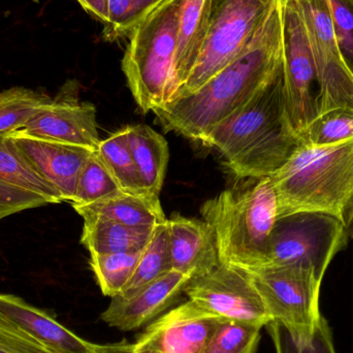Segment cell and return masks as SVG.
<instances>
[{
    "label": "cell",
    "instance_id": "1",
    "mask_svg": "<svg viewBox=\"0 0 353 353\" xmlns=\"http://www.w3.org/2000/svg\"><path fill=\"white\" fill-rule=\"evenodd\" d=\"M283 68L280 3L274 8L250 49L199 91L153 111L165 132L192 141L203 139L250 101Z\"/></svg>",
    "mask_w": 353,
    "mask_h": 353
},
{
    "label": "cell",
    "instance_id": "2",
    "mask_svg": "<svg viewBox=\"0 0 353 353\" xmlns=\"http://www.w3.org/2000/svg\"><path fill=\"white\" fill-rule=\"evenodd\" d=\"M201 144L217 149L238 178L271 176L285 165L303 141L288 117L283 68Z\"/></svg>",
    "mask_w": 353,
    "mask_h": 353
},
{
    "label": "cell",
    "instance_id": "3",
    "mask_svg": "<svg viewBox=\"0 0 353 353\" xmlns=\"http://www.w3.org/2000/svg\"><path fill=\"white\" fill-rule=\"evenodd\" d=\"M270 178L279 218L319 212L345 222L353 203V140L327 146L303 144Z\"/></svg>",
    "mask_w": 353,
    "mask_h": 353
},
{
    "label": "cell",
    "instance_id": "4",
    "mask_svg": "<svg viewBox=\"0 0 353 353\" xmlns=\"http://www.w3.org/2000/svg\"><path fill=\"white\" fill-rule=\"evenodd\" d=\"M215 236L220 263L253 271L263 265L277 223L278 199L270 176L244 190L222 191L201 209Z\"/></svg>",
    "mask_w": 353,
    "mask_h": 353
},
{
    "label": "cell",
    "instance_id": "5",
    "mask_svg": "<svg viewBox=\"0 0 353 353\" xmlns=\"http://www.w3.org/2000/svg\"><path fill=\"white\" fill-rule=\"evenodd\" d=\"M184 0H161L130 32L122 70L130 92L145 113L175 99L176 33Z\"/></svg>",
    "mask_w": 353,
    "mask_h": 353
},
{
    "label": "cell",
    "instance_id": "6",
    "mask_svg": "<svg viewBox=\"0 0 353 353\" xmlns=\"http://www.w3.org/2000/svg\"><path fill=\"white\" fill-rule=\"evenodd\" d=\"M278 2L279 0H210L207 39L192 72L176 92L175 99L196 92L247 53Z\"/></svg>",
    "mask_w": 353,
    "mask_h": 353
},
{
    "label": "cell",
    "instance_id": "7",
    "mask_svg": "<svg viewBox=\"0 0 353 353\" xmlns=\"http://www.w3.org/2000/svg\"><path fill=\"white\" fill-rule=\"evenodd\" d=\"M347 240L345 222L335 216L319 212H299L284 216L277 220L272 232L259 269L304 268L323 281L330 263L346 246Z\"/></svg>",
    "mask_w": 353,
    "mask_h": 353
},
{
    "label": "cell",
    "instance_id": "8",
    "mask_svg": "<svg viewBox=\"0 0 353 353\" xmlns=\"http://www.w3.org/2000/svg\"><path fill=\"white\" fill-rule=\"evenodd\" d=\"M248 273L272 323L285 327L299 342L310 343L323 319L319 309L323 281L300 267H265Z\"/></svg>",
    "mask_w": 353,
    "mask_h": 353
},
{
    "label": "cell",
    "instance_id": "9",
    "mask_svg": "<svg viewBox=\"0 0 353 353\" xmlns=\"http://www.w3.org/2000/svg\"><path fill=\"white\" fill-rule=\"evenodd\" d=\"M288 117L302 137L319 116V87L306 25L296 0H279ZM302 140V139H301Z\"/></svg>",
    "mask_w": 353,
    "mask_h": 353
},
{
    "label": "cell",
    "instance_id": "10",
    "mask_svg": "<svg viewBox=\"0 0 353 353\" xmlns=\"http://www.w3.org/2000/svg\"><path fill=\"white\" fill-rule=\"evenodd\" d=\"M306 25L319 87V115L334 109L353 110V76L340 54L331 0H296Z\"/></svg>",
    "mask_w": 353,
    "mask_h": 353
},
{
    "label": "cell",
    "instance_id": "11",
    "mask_svg": "<svg viewBox=\"0 0 353 353\" xmlns=\"http://www.w3.org/2000/svg\"><path fill=\"white\" fill-rule=\"evenodd\" d=\"M184 294L224 319L261 327L272 323L250 274L238 268L220 263L210 273L191 279Z\"/></svg>",
    "mask_w": 353,
    "mask_h": 353
},
{
    "label": "cell",
    "instance_id": "12",
    "mask_svg": "<svg viewBox=\"0 0 353 353\" xmlns=\"http://www.w3.org/2000/svg\"><path fill=\"white\" fill-rule=\"evenodd\" d=\"M223 319L188 300L151 323L134 343V350L152 353H203Z\"/></svg>",
    "mask_w": 353,
    "mask_h": 353
},
{
    "label": "cell",
    "instance_id": "13",
    "mask_svg": "<svg viewBox=\"0 0 353 353\" xmlns=\"http://www.w3.org/2000/svg\"><path fill=\"white\" fill-rule=\"evenodd\" d=\"M20 132L93 151L101 142L97 108L87 101H79L72 82L64 85L55 99L35 114Z\"/></svg>",
    "mask_w": 353,
    "mask_h": 353
},
{
    "label": "cell",
    "instance_id": "14",
    "mask_svg": "<svg viewBox=\"0 0 353 353\" xmlns=\"http://www.w3.org/2000/svg\"><path fill=\"white\" fill-rule=\"evenodd\" d=\"M31 169L72 203L81 170L93 150L77 145L37 138L20 130L6 134Z\"/></svg>",
    "mask_w": 353,
    "mask_h": 353
},
{
    "label": "cell",
    "instance_id": "15",
    "mask_svg": "<svg viewBox=\"0 0 353 353\" xmlns=\"http://www.w3.org/2000/svg\"><path fill=\"white\" fill-rule=\"evenodd\" d=\"M191 278L176 271L145 286L128 299L114 296L101 319L110 327L130 332L159 319L184 294Z\"/></svg>",
    "mask_w": 353,
    "mask_h": 353
},
{
    "label": "cell",
    "instance_id": "16",
    "mask_svg": "<svg viewBox=\"0 0 353 353\" xmlns=\"http://www.w3.org/2000/svg\"><path fill=\"white\" fill-rule=\"evenodd\" d=\"M168 228L174 271L193 279L220 265L213 230L205 220L175 215L168 219Z\"/></svg>",
    "mask_w": 353,
    "mask_h": 353
},
{
    "label": "cell",
    "instance_id": "17",
    "mask_svg": "<svg viewBox=\"0 0 353 353\" xmlns=\"http://www.w3.org/2000/svg\"><path fill=\"white\" fill-rule=\"evenodd\" d=\"M0 314L54 353H93V344L22 299L0 294Z\"/></svg>",
    "mask_w": 353,
    "mask_h": 353
},
{
    "label": "cell",
    "instance_id": "18",
    "mask_svg": "<svg viewBox=\"0 0 353 353\" xmlns=\"http://www.w3.org/2000/svg\"><path fill=\"white\" fill-rule=\"evenodd\" d=\"M77 213L99 216L134 228H157L168 221L159 195L119 191L88 205H72Z\"/></svg>",
    "mask_w": 353,
    "mask_h": 353
},
{
    "label": "cell",
    "instance_id": "19",
    "mask_svg": "<svg viewBox=\"0 0 353 353\" xmlns=\"http://www.w3.org/2000/svg\"><path fill=\"white\" fill-rule=\"evenodd\" d=\"M209 12L210 0L183 1L174 66L176 94L190 76L201 55L209 29Z\"/></svg>",
    "mask_w": 353,
    "mask_h": 353
},
{
    "label": "cell",
    "instance_id": "20",
    "mask_svg": "<svg viewBox=\"0 0 353 353\" xmlns=\"http://www.w3.org/2000/svg\"><path fill=\"white\" fill-rule=\"evenodd\" d=\"M81 243L90 254L132 253L148 245L155 228H134L99 216H84Z\"/></svg>",
    "mask_w": 353,
    "mask_h": 353
},
{
    "label": "cell",
    "instance_id": "21",
    "mask_svg": "<svg viewBox=\"0 0 353 353\" xmlns=\"http://www.w3.org/2000/svg\"><path fill=\"white\" fill-rule=\"evenodd\" d=\"M130 150L143 185L148 192L161 194L169 163V144L148 125L126 126Z\"/></svg>",
    "mask_w": 353,
    "mask_h": 353
},
{
    "label": "cell",
    "instance_id": "22",
    "mask_svg": "<svg viewBox=\"0 0 353 353\" xmlns=\"http://www.w3.org/2000/svg\"><path fill=\"white\" fill-rule=\"evenodd\" d=\"M173 271L168 221L155 228L148 245L142 251L132 279L119 294L128 299L139 290Z\"/></svg>",
    "mask_w": 353,
    "mask_h": 353
},
{
    "label": "cell",
    "instance_id": "23",
    "mask_svg": "<svg viewBox=\"0 0 353 353\" xmlns=\"http://www.w3.org/2000/svg\"><path fill=\"white\" fill-rule=\"evenodd\" d=\"M97 152L111 172L121 190L134 193L148 192L143 185L142 179L132 157L128 128L111 134L105 140L101 141Z\"/></svg>",
    "mask_w": 353,
    "mask_h": 353
},
{
    "label": "cell",
    "instance_id": "24",
    "mask_svg": "<svg viewBox=\"0 0 353 353\" xmlns=\"http://www.w3.org/2000/svg\"><path fill=\"white\" fill-rule=\"evenodd\" d=\"M52 99L46 93L24 87L0 91V136L22 130Z\"/></svg>",
    "mask_w": 353,
    "mask_h": 353
},
{
    "label": "cell",
    "instance_id": "25",
    "mask_svg": "<svg viewBox=\"0 0 353 353\" xmlns=\"http://www.w3.org/2000/svg\"><path fill=\"white\" fill-rule=\"evenodd\" d=\"M0 181L41 194L50 203H62L57 191L31 169L6 134L0 136Z\"/></svg>",
    "mask_w": 353,
    "mask_h": 353
},
{
    "label": "cell",
    "instance_id": "26",
    "mask_svg": "<svg viewBox=\"0 0 353 353\" xmlns=\"http://www.w3.org/2000/svg\"><path fill=\"white\" fill-rule=\"evenodd\" d=\"M142 251L90 254L91 269L97 277L101 292L105 296L112 299L123 292L136 271Z\"/></svg>",
    "mask_w": 353,
    "mask_h": 353
},
{
    "label": "cell",
    "instance_id": "27",
    "mask_svg": "<svg viewBox=\"0 0 353 353\" xmlns=\"http://www.w3.org/2000/svg\"><path fill=\"white\" fill-rule=\"evenodd\" d=\"M121 191L103 159L93 151L81 170L72 205H88Z\"/></svg>",
    "mask_w": 353,
    "mask_h": 353
},
{
    "label": "cell",
    "instance_id": "28",
    "mask_svg": "<svg viewBox=\"0 0 353 353\" xmlns=\"http://www.w3.org/2000/svg\"><path fill=\"white\" fill-rule=\"evenodd\" d=\"M263 327L254 323L223 319L203 353H255Z\"/></svg>",
    "mask_w": 353,
    "mask_h": 353
},
{
    "label": "cell",
    "instance_id": "29",
    "mask_svg": "<svg viewBox=\"0 0 353 353\" xmlns=\"http://www.w3.org/2000/svg\"><path fill=\"white\" fill-rule=\"evenodd\" d=\"M303 144L327 146L353 140V110L340 108L321 114L303 132Z\"/></svg>",
    "mask_w": 353,
    "mask_h": 353
},
{
    "label": "cell",
    "instance_id": "30",
    "mask_svg": "<svg viewBox=\"0 0 353 353\" xmlns=\"http://www.w3.org/2000/svg\"><path fill=\"white\" fill-rule=\"evenodd\" d=\"M161 0H108L105 35L114 41L128 37Z\"/></svg>",
    "mask_w": 353,
    "mask_h": 353
},
{
    "label": "cell",
    "instance_id": "31",
    "mask_svg": "<svg viewBox=\"0 0 353 353\" xmlns=\"http://www.w3.org/2000/svg\"><path fill=\"white\" fill-rule=\"evenodd\" d=\"M267 327L277 353H336L333 335L325 317L310 343L299 342L279 323H271Z\"/></svg>",
    "mask_w": 353,
    "mask_h": 353
},
{
    "label": "cell",
    "instance_id": "32",
    "mask_svg": "<svg viewBox=\"0 0 353 353\" xmlns=\"http://www.w3.org/2000/svg\"><path fill=\"white\" fill-rule=\"evenodd\" d=\"M331 10L336 41L353 76V0H331Z\"/></svg>",
    "mask_w": 353,
    "mask_h": 353
},
{
    "label": "cell",
    "instance_id": "33",
    "mask_svg": "<svg viewBox=\"0 0 353 353\" xmlns=\"http://www.w3.org/2000/svg\"><path fill=\"white\" fill-rule=\"evenodd\" d=\"M50 205L41 194L0 181V220L25 210Z\"/></svg>",
    "mask_w": 353,
    "mask_h": 353
},
{
    "label": "cell",
    "instance_id": "34",
    "mask_svg": "<svg viewBox=\"0 0 353 353\" xmlns=\"http://www.w3.org/2000/svg\"><path fill=\"white\" fill-rule=\"evenodd\" d=\"M0 353H54L0 314Z\"/></svg>",
    "mask_w": 353,
    "mask_h": 353
},
{
    "label": "cell",
    "instance_id": "35",
    "mask_svg": "<svg viewBox=\"0 0 353 353\" xmlns=\"http://www.w3.org/2000/svg\"><path fill=\"white\" fill-rule=\"evenodd\" d=\"M79 3L91 16L105 24L108 21V0H78Z\"/></svg>",
    "mask_w": 353,
    "mask_h": 353
},
{
    "label": "cell",
    "instance_id": "36",
    "mask_svg": "<svg viewBox=\"0 0 353 353\" xmlns=\"http://www.w3.org/2000/svg\"><path fill=\"white\" fill-rule=\"evenodd\" d=\"M93 353H152L139 352L134 350V344L128 341L110 344H93Z\"/></svg>",
    "mask_w": 353,
    "mask_h": 353
},
{
    "label": "cell",
    "instance_id": "37",
    "mask_svg": "<svg viewBox=\"0 0 353 353\" xmlns=\"http://www.w3.org/2000/svg\"><path fill=\"white\" fill-rule=\"evenodd\" d=\"M345 226L348 238L353 239V203L346 214Z\"/></svg>",
    "mask_w": 353,
    "mask_h": 353
}]
</instances>
